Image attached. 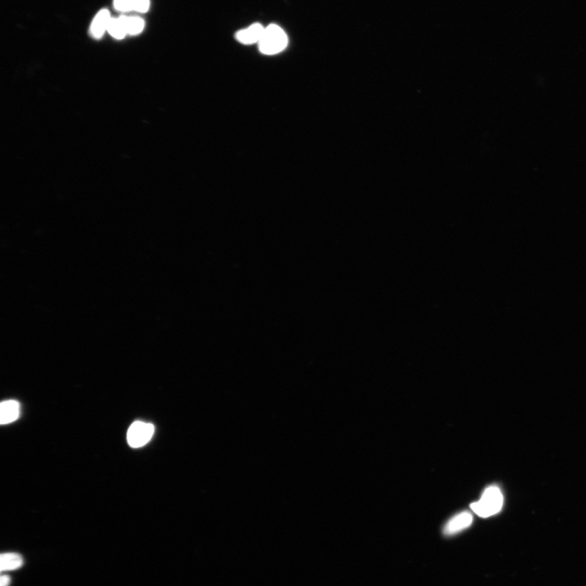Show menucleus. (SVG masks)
I'll return each mask as SVG.
<instances>
[{
    "instance_id": "nucleus-1",
    "label": "nucleus",
    "mask_w": 586,
    "mask_h": 586,
    "mask_svg": "<svg viewBox=\"0 0 586 586\" xmlns=\"http://www.w3.org/2000/svg\"><path fill=\"white\" fill-rule=\"evenodd\" d=\"M504 504V497L497 486H490L484 492L478 501L470 504V509L476 515L487 518L499 513Z\"/></svg>"
},
{
    "instance_id": "nucleus-2",
    "label": "nucleus",
    "mask_w": 586,
    "mask_h": 586,
    "mask_svg": "<svg viewBox=\"0 0 586 586\" xmlns=\"http://www.w3.org/2000/svg\"><path fill=\"white\" fill-rule=\"evenodd\" d=\"M287 36L279 25H270L265 28L259 41V49L266 55H275L284 51L287 45Z\"/></svg>"
},
{
    "instance_id": "nucleus-3",
    "label": "nucleus",
    "mask_w": 586,
    "mask_h": 586,
    "mask_svg": "<svg viewBox=\"0 0 586 586\" xmlns=\"http://www.w3.org/2000/svg\"><path fill=\"white\" fill-rule=\"evenodd\" d=\"M154 426L151 423L136 421L130 427L127 432V442L130 447L139 448L148 443L154 433Z\"/></svg>"
},
{
    "instance_id": "nucleus-4",
    "label": "nucleus",
    "mask_w": 586,
    "mask_h": 586,
    "mask_svg": "<svg viewBox=\"0 0 586 586\" xmlns=\"http://www.w3.org/2000/svg\"><path fill=\"white\" fill-rule=\"evenodd\" d=\"M473 520V517L470 513L468 511L459 513L449 520L444 526V532L447 535H456L472 525Z\"/></svg>"
},
{
    "instance_id": "nucleus-5",
    "label": "nucleus",
    "mask_w": 586,
    "mask_h": 586,
    "mask_svg": "<svg viewBox=\"0 0 586 586\" xmlns=\"http://www.w3.org/2000/svg\"><path fill=\"white\" fill-rule=\"evenodd\" d=\"M20 416V404L15 400L5 401L0 406V423L8 425L18 420Z\"/></svg>"
},
{
    "instance_id": "nucleus-6",
    "label": "nucleus",
    "mask_w": 586,
    "mask_h": 586,
    "mask_svg": "<svg viewBox=\"0 0 586 586\" xmlns=\"http://www.w3.org/2000/svg\"><path fill=\"white\" fill-rule=\"evenodd\" d=\"M265 28L260 24H254L249 27L239 31L237 34V39L244 44H253L259 43L263 37Z\"/></svg>"
},
{
    "instance_id": "nucleus-7",
    "label": "nucleus",
    "mask_w": 586,
    "mask_h": 586,
    "mask_svg": "<svg viewBox=\"0 0 586 586\" xmlns=\"http://www.w3.org/2000/svg\"><path fill=\"white\" fill-rule=\"evenodd\" d=\"M110 14L108 10L103 9L99 11L91 25V34L96 39H101L106 31H108L110 20Z\"/></svg>"
},
{
    "instance_id": "nucleus-8",
    "label": "nucleus",
    "mask_w": 586,
    "mask_h": 586,
    "mask_svg": "<svg viewBox=\"0 0 586 586\" xmlns=\"http://www.w3.org/2000/svg\"><path fill=\"white\" fill-rule=\"evenodd\" d=\"M23 565V559L18 554L5 553L0 557V567L1 571H12L18 569Z\"/></svg>"
},
{
    "instance_id": "nucleus-9",
    "label": "nucleus",
    "mask_w": 586,
    "mask_h": 586,
    "mask_svg": "<svg viewBox=\"0 0 586 586\" xmlns=\"http://www.w3.org/2000/svg\"><path fill=\"white\" fill-rule=\"evenodd\" d=\"M127 17L125 15H122L118 18H112L108 25V32L115 39H123L127 35Z\"/></svg>"
},
{
    "instance_id": "nucleus-10",
    "label": "nucleus",
    "mask_w": 586,
    "mask_h": 586,
    "mask_svg": "<svg viewBox=\"0 0 586 586\" xmlns=\"http://www.w3.org/2000/svg\"><path fill=\"white\" fill-rule=\"evenodd\" d=\"M144 28V22L139 17H127V34L136 35L142 32Z\"/></svg>"
},
{
    "instance_id": "nucleus-11",
    "label": "nucleus",
    "mask_w": 586,
    "mask_h": 586,
    "mask_svg": "<svg viewBox=\"0 0 586 586\" xmlns=\"http://www.w3.org/2000/svg\"><path fill=\"white\" fill-rule=\"evenodd\" d=\"M135 0H114V8L120 12L134 11Z\"/></svg>"
},
{
    "instance_id": "nucleus-12",
    "label": "nucleus",
    "mask_w": 586,
    "mask_h": 586,
    "mask_svg": "<svg viewBox=\"0 0 586 586\" xmlns=\"http://www.w3.org/2000/svg\"><path fill=\"white\" fill-rule=\"evenodd\" d=\"M149 0H135L134 11L146 13L149 8Z\"/></svg>"
},
{
    "instance_id": "nucleus-13",
    "label": "nucleus",
    "mask_w": 586,
    "mask_h": 586,
    "mask_svg": "<svg viewBox=\"0 0 586 586\" xmlns=\"http://www.w3.org/2000/svg\"><path fill=\"white\" fill-rule=\"evenodd\" d=\"M10 583H11V578L8 575H3L0 578V586H9Z\"/></svg>"
}]
</instances>
